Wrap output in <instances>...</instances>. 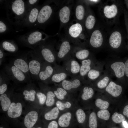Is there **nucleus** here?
Here are the masks:
<instances>
[{
  "mask_svg": "<svg viewBox=\"0 0 128 128\" xmlns=\"http://www.w3.org/2000/svg\"><path fill=\"white\" fill-rule=\"evenodd\" d=\"M27 61L30 74L32 78L38 79V75L41 70L43 59L36 53L32 55Z\"/></svg>",
  "mask_w": 128,
  "mask_h": 128,
  "instance_id": "obj_1",
  "label": "nucleus"
},
{
  "mask_svg": "<svg viewBox=\"0 0 128 128\" xmlns=\"http://www.w3.org/2000/svg\"><path fill=\"white\" fill-rule=\"evenodd\" d=\"M62 67L68 75L73 77L79 73L80 65L75 59L69 58L64 61Z\"/></svg>",
  "mask_w": 128,
  "mask_h": 128,
  "instance_id": "obj_2",
  "label": "nucleus"
},
{
  "mask_svg": "<svg viewBox=\"0 0 128 128\" xmlns=\"http://www.w3.org/2000/svg\"><path fill=\"white\" fill-rule=\"evenodd\" d=\"M5 69L6 73L10 78L21 82L26 80L28 78L12 64L6 66Z\"/></svg>",
  "mask_w": 128,
  "mask_h": 128,
  "instance_id": "obj_3",
  "label": "nucleus"
},
{
  "mask_svg": "<svg viewBox=\"0 0 128 128\" xmlns=\"http://www.w3.org/2000/svg\"><path fill=\"white\" fill-rule=\"evenodd\" d=\"M10 8L13 17L18 19L23 17L26 12L25 4L22 0L13 1Z\"/></svg>",
  "mask_w": 128,
  "mask_h": 128,
  "instance_id": "obj_4",
  "label": "nucleus"
},
{
  "mask_svg": "<svg viewBox=\"0 0 128 128\" xmlns=\"http://www.w3.org/2000/svg\"><path fill=\"white\" fill-rule=\"evenodd\" d=\"M55 70L54 66L46 62H43L38 75V79L43 82L48 81Z\"/></svg>",
  "mask_w": 128,
  "mask_h": 128,
  "instance_id": "obj_5",
  "label": "nucleus"
},
{
  "mask_svg": "<svg viewBox=\"0 0 128 128\" xmlns=\"http://www.w3.org/2000/svg\"><path fill=\"white\" fill-rule=\"evenodd\" d=\"M54 66V71L49 81L59 83L65 79L69 75L63 67L57 64Z\"/></svg>",
  "mask_w": 128,
  "mask_h": 128,
  "instance_id": "obj_6",
  "label": "nucleus"
},
{
  "mask_svg": "<svg viewBox=\"0 0 128 128\" xmlns=\"http://www.w3.org/2000/svg\"><path fill=\"white\" fill-rule=\"evenodd\" d=\"M36 53L41 57L44 61L54 66L56 64V56L55 55L52 50L49 48H43L41 50L40 54Z\"/></svg>",
  "mask_w": 128,
  "mask_h": 128,
  "instance_id": "obj_7",
  "label": "nucleus"
},
{
  "mask_svg": "<svg viewBox=\"0 0 128 128\" xmlns=\"http://www.w3.org/2000/svg\"><path fill=\"white\" fill-rule=\"evenodd\" d=\"M71 80L65 79L61 82L62 87L67 91L76 89L79 87L81 84L80 79V77L76 76L73 77Z\"/></svg>",
  "mask_w": 128,
  "mask_h": 128,
  "instance_id": "obj_8",
  "label": "nucleus"
},
{
  "mask_svg": "<svg viewBox=\"0 0 128 128\" xmlns=\"http://www.w3.org/2000/svg\"><path fill=\"white\" fill-rule=\"evenodd\" d=\"M42 34L40 32L36 31L32 32L26 37L25 41L26 44L31 47L36 46L41 41Z\"/></svg>",
  "mask_w": 128,
  "mask_h": 128,
  "instance_id": "obj_9",
  "label": "nucleus"
},
{
  "mask_svg": "<svg viewBox=\"0 0 128 128\" xmlns=\"http://www.w3.org/2000/svg\"><path fill=\"white\" fill-rule=\"evenodd\" d=\"M52 13V9L50 6H44L39 11L37 21L40 24L44 23L49 18Z\"/></svg>",
  "mask_w": 128,
  "mask_h": 128,
  "instance_id": "obj_10",
  "label": "nucleus"
},
{
  "mask_svg": "<svg viewBox=\"0 0 128 128\" xmlns=\"http://www.w3.org/2000/svg\"><path fill=\"white\" fill-rule=\"evenodd\" d=\"M13 64L23 73L28 78L30 73L27 59L22 58H17L14 60Z\"/></svg>",
  "mask_w": 128,
  "mask_h": 128,
  "instance_id": "obj_11",
  "label": "nucleus"
},
{
  "mask_svg": "<svg viewBox=\"0 0 128 128\" xmlns=\"http://www.w3.org/2000/svg\"><path fill=\"white\" fill-rule=\"evenodd\" d=\"M22 106L20 102L11 103L7 110L8 116L11 118H16L20 116L22 113Z\"/></svg>",
  "mask_w": 128,
  "mask_h": 128,
  "instance_id": "obj_12",
  "label": "nucleus"
},
{
  "mask_svg": "<svg viewBox=\"0 0 128 128\" xmlns=\"http://www.w3.org/2000/svg\"><path fill=\"white\" fill-rule=\"evenodd\" d=\"M70 46L69 42L64 41L61 44L59 51L56 55L57 61H65L67 59L66 55L70 51Z\"/></svg>",
  "mask_w": 128,
  "mask_h": 128,
  "instance_id": "obj_13",
  "label": "nucleus"
},
{
  "mask_svg": "<svg viewBox=\"0 0 128 128\" xmlns=\"http://www.w3.org/2000/svg\"><path fill=\"white\" fill-rule=\"evenodd\" d=\"M38 115L37 112L32 110L25 115L24 119L25 126L27 128H31L35 124L37 120Z\"/></svg>",
  "mask_w": 128,
  "mask_h": 128,
  "instance_id": "obj_14",
  "label": "nucleus"
},
{
  "mask_svg": "<svg viewBox=\"0 0 128 128\" xmlns=\"http://www.w3.org/2000/svg\"><path fill=\"white\" fill-rule=\"evenodd\" d=\"M90 43L93 47L97 48L101 46L103 42V38L100 31L97 30L92 33L90 39Z\"/></svg>",
  "mask_w": 128,
  "mask_h": 128,
  "instance_id": "obj_15",
  "label": "nucleus"
},
{
  "mask_svg": "<svg viewBox=\"0 0 128 128\" xmlns=\"http://www.w3.org/2000/svg\"><path fill=\"white\" fill-rule=\"evenodd\" d=\"M105 90L106 92L113 96L117 97L121 94L122 89L121 86L111 81L106 87Z\"/></svg>",
  "mask_w": 128,
  "mask_h": 128,
  "instance_id": "obj_16",
  "label": "nucleus"
},
{
  "mask_svg": "<svg viewBox=\"0 0 128 128\" xmlns=\"http://www.w3.org/2000/svg\"><path fill=\"white\" fill-rule=\"evenodd\" d=\"M111 67L116 77L118 78L123 77L125 74V64L122 62L117 61L112 63Z\"/></svg>",
  "mask_w": 128,
  "mask_h": 128,
  "instance_id": "obj_17",
  "label": "nucleus"
},
{
  "mask_svg": "<svg viewBox=\"0 0 128 128\" xmlns=\"http://www.w3.org/2000/svg\"><path fill=\"white\" fill-rule=\"evenodd\" d=\"M122 37L120 33L118 31H115L111 34L109 39V43L113 48H118L121 45Z\"/></svg>",
  "mask_w": 128,
  "mask_h": 128,
  "instance_id": "obj_18",
  "label": "nucleus"
},
{
  "mask_svg": "<svg viewBox=\"0 0 128 128\" xmlns=\"http://www.w3.org/2000/svg\"><path fill=\"white\" fill-rule=\"evenodd\" d=\"M80 65L79 76L81 77L85 76L91 69V61L90 59H87L82 61Z\"/></svg>",
  "mask_w": 128,
  "mask_h": 128,
  "instance_id": "obj_19",
  "label": "nucleus"
},
{
  "mask_svg": "<svg viewBox=\"0 0 128 128\" xmlns=\"http://www.w3.org/2000/svg\"><path fill=\"white\" fill-rule=\"evenodd\" d=\"M72 118V114L70 112H67L62 114L58 120V123L61 127L66 128L69 125Z\"/></svg>",
  "mask_w": 128,
  "mask_h": 128,
  "instance_id": "obj_20",
  "label": "nucleus"
},
{
  "mask_svg": "<svg viewBox=\"0 0 128 128\" xmlns=\"http://www.w3.org/2000/svg\"><path fill=\"white\" fill-rule=\"evenodd\" d=\"M118 12V9L116 6L113 4L110 6L106 5L104 9V13L105 16L108 18L114 17Z\"/></svg>",
  "mask_w": 128,
  "mask_h": 128,
  "instance_id": "obj_21",
  "label": "nucleus"
},
{
  "mask_svg": "<svg viewBox=\"0 0 128 128\" xmlns=\"http://www.w3.org/2000/svg\"><path fill=\"white\" fill-rule=\"evenodd\" d=\"M39 11L37 7H34L31 9L27 18L28 23L32 24L37 21Z\"/></svg>",
  "mask_w": 128,
  "mask_h": 128,
  "instance_id": "obj_22",
  "label": "nucleus"
},
{
  "mask_svg": "<svg viewBox=\"0 0 128 128\" xmlns=\"http://www.w3.org/2000/svg\"><path fill=\"white\" fill-rule=\"evenodd\" d=\"M70 10L69 7L65 6L60 10L59 17L60 20L63 23H65L69 20L70 16Z\"/></svg>",
  "mask_w": 128,
  "mask_h": 128,
  "instance_id": "obj_23",
  "label": "nucleus"
},
{
  "mask_svg": "<svg viewBox=\"0 0 128 128\" xmlns=\"http://www.w3.org/2000/svg\"><path fill=\"white\" fill-rule=\"evenodd\" d=\"M82 30L81 25L79 23H76L71 26L69 30V32L72 37L76 38L79 35Z\"/></svg>",
  "mask_w": 128,
  "mask_h": 128,
  "instance_id": "obj_24",
  "label": "nucleus"
},
{
  "mask_svg": "<svg viewBox=\"0 0 128 128\" xmlns=\"http://www.w3.org/2000/svg\"><path fill=\"white\" fill-rule=\"evenodd\" d=\"M1 48L3 50L11 52H14L18 50V47L14 43L8 41H3Z\"/></svg>",
  "mask_w": 128,
  "mask_h": 128,
  "instance_id": "obj_25",
  "label": "nucleus"
},
{
  "mask_svg": "<svg viewBox=\"0 0 128 128\" xmlns=\"http://www.w3.org/2000/svg\"><path fill=\"white\" fill-rule=\"evenodd\" d=\"M0 100L2 110L4 111L7 110L11 103L7 94L4 93L1 95L0 96Z\"/></svg>",
  "mask_w": 128,
  "mask_h": 128,
  "instance_id": "obj_26",
  "label": "nucleus"
},
{
  "mask_svg": "<svg viewBox=\"0 0 128 128\" xmlns=\"http://www.w3.org/2000/svg\"><path fill=\"white\" fill-rule=\"evenodd\" d=\"M59 112L58 109L56 107H54L45 114L44 118L48 120L55 119L58 118Z\"/></svg>",
  "mask_w": 128,
  "mask_h": 128,
  "instance_id": "obj_27",
  "label": "nucleus"
},
{
  "mask_svg": "<svg viewBox=\"0 0 128 128\" xmlns=\"http://www.w3.org/2000/svg\"><path fill=\"white\" fill-rule=\"evenodd\" d=\"M94 93L92 87L85 86L83 88L82 93L81 96L82 99L84 100H87L91 98Z\"/></svg>",
  "mask_w": 128,
  "mask_h": 128,
  "instance_id": "obj_28",
  "label": "nucleus"
},
{
  "mask_svg": "<svg viewBox=\"0 0 128 128\" xmlns=\"http://www.w3.org/2000/svg\"><path fill=\"white\" fill-rule=\"evenodd\" d=\"M36 93L35 90L33 89L29 90L25 89L23 92L25 99L27 101H34L35 95Z\"/></svg>",
  "mask_w": 128,
  "mask_h": 128,
  "instance_id": "obj_29",
  "label": "nucleus"
},
{
  "mask_svg": "<svg viewBox=\"0 0 128 128\" xmlns=\"http://www.w3.org/2000/svg\"><path fill=\"white\" fill-rule=\"evenodd\" d=\"M46 106L50 107L53 105L55 102V96L53 91L48 90L46 92Z\"/></svg>",
  "mask_w": 128,
  "mask_h": 128,
  "instance_id": "obj_30",
  "label": "nucleus"
},
{
  "mask_svg": "<svg viewBox=\"0 0 128 128\" xmlns=\"http://www.w3.org/2000/svg\"><path fill=\"white\" fill-rule=\"evenodd\" d=\"M55 96L60 100H63L68 94L67 91L62 87H58L53 91Z\"/></svg>",
  "mask_w": 128,
  "mask_h": 128,
  "instance_id": "obj_31",
  "label": "nucleus"
},
{
  "mask_svg": "<svg viewBox=\"0 0 128 128\" xmlns=\"http://www.w3.org/2000/svg\"><path fill=\"white\" fill-rule=\"evenodd\" d=\"M89 54V51L87 50L84 49L76 52L75 56L78 59L82 61L87 59Z\"/></svg>",
  "mask_w": 128,
  "mask_h": 128,
  "instance_id": "obj_32",
  "label": "nucleus"
},
{
  "mask_svg": "<svg viewBox=\"0 0 128 128\" xmlns=\"http://www.w3.org/2000/svg\"><path fill=\"white\" fill-rule=\"evenodd\" d=\"M88 124L90 128H97L96 116L94 112H92L89 115Z\"/></svg>",
  "mask_w": 128,
  "mask_h": 128,
  "instance_id": "obj_33",
  "label": "nucleus"
},
{
  "mask_svg": "<svg viewBox=\"0 0 128 128\" xmlns=\"http://www.w3.org/2000/svg\"><path fill=\"white\" fill-rule=\"evenodd\" d=\"M75 113L78 123H83L86 117V114L84 111L82 109L79 108L76 110Z\"/></svg>",
  "mask_w": 128,
  "mask_h": 128,
  "instance_id": "obj_34",
  "label": "nucleus"
},
{
  "mask_svg": "<svg viewBox=\"0 0 128 128\" xmlns=\"http://www.w3.org/2000/svg\"><path fill=\"white\" fill-rule=\"evenodd\" d=\"M95 104L97 107L101 110L106 109L108 108L109 105L108 102L100 98H98L96 100Z\"/></svg>",
  "mask_w": 128,
  "mask_h": 128,
  "instance_id": "obj_35",
  "label": "nucleus"
},
{
  "mask_svg": "<svg viewBox=\"0 0 128 128\" xmlns=\"http://www.w3.org/2000/svg\"><path fill=\"white\" fill-rule=\"evenodd\" d=\"M85 13V9L84 7L81 5H78L75 10V15L78 20H81L83 18Z\"/></svg>",
  "mask_w": 128,
  "mask_h": 128,
  "instance_id": "obj_36",
  "label": "nucleus"
},
{
  "mask_svg": "<svg viewBox=\"0 0 128 128\" xmlns=\"http://www.w3.org/2000/svg\"><path fill=\"white\" fill-rule=\"evenodd\" d=\"M95 22L96 19L92 15H89L86 19L85 26L88 29H91L94 27Z\"/></svg>",
  "mask_w": 128,
  "mask_h": 128,
  "instance_id": "obj_37",
  "label": "nucleus"
},
{
  "mask_svg": "<svg viewBox=\"0 0 128 128\" xmlns=\"http://www.w3.org/2000/svg\"><path fill=\"white\" fill-rule=\"evenodd\" d=\"M56 105L59 110L61 111L65 109L69 108L71 106V104L69 102L67 101L63 103L59 101H56Z\"/></svg>",
  "mask_w": 128,
  "mask_h": 128,
  "instance_id": "obj_38",
  "label": "nucleus"
},
{
  "mask_svg": "<svg viewBox=\"0 0 128 128\" xmlns=\"http://www.w3.org/2000/svg\"><path fill=\"white\" fill-rule=\"evenodd\" d=\"M112 120L115 123H119L124 121L125 119L124 116L122 114L115 112L111 117Z\"/></svg>",
  "mask_w": 128,
  "mask_h": 128,
  "instance_id": "obj_39",
  "label": "nucleus"
},
{
  "mask_svg": "<svg viewBox=\"0 0 128 128\" xmlns=\"http://www.w3.org/2000/svg\"><path fill=\"white\" fill-rule=\"evenodd\" d=\"M100 72L98 70L94 69H91L87 74L88 77L91 80H94L99 76Z\"/></svg>",
  "mask_w": 128,
  "mask_h": 128,
  "instance_id": "obj_40",
  "label": "nucleus"
},
{
  "mask_svg": "<svg viewBox=\"0 0 128 128\" xmlns=\"http://www.w3.org/2000/svg\"><path fill=\"white\" fill-rule=\"evenodd\" d=\"M97 114L99 118L105 120H109L110 117V114L107 109L99 111L97 112Z\"/></svg>",
  "mask_w": 128,
  "mask_h": 128,
  "instance_id": "obj_41",
  "label": "nucleus"
},
{
  "mask_svg": "<svg viewBox=\"0 0 128 128\" xmlns=\"http://www.w3.org/2000/svg\"><path fill=\"white\" fill-rule=\"evenodd\" d=\"M109 81V77L107 76H105L97 82V86L100 89L104 88L107 86Z\"/></svg>",
  "mask_w": 128,
  "mask_h": 128,
  "instance_id": "obj_42",
  "label": "nucleus"
},
{
  "mask_svg": "<svg viewBox=\"0 0 128 128\" xmlns=\"http://www.w3.org/2000/svg\"><path fill=\"white\" fill-rule=\"evenodd\" d=\"M36 95L40 104L41 105L44 104L46 102V96L44 93L40 91L37 92Z\"/></svg>",
  "mask_w": 128,
  "mask_h": 128,
  "instance_id": "obj_43",
  "label": "nucleus"
},
{
  "mask_svg": "<svg viewBox=\"0 0 128 128\" xmlns=\"http://www.w3.org/2000/svg\"><path fill=\"white\" fill-rule=\"evenodd\" d=\"M7 85L6 84H1L0 86V94L2 95L5 93L7 89Z\"/></svg>",
  "mask_w": 128,
  "mask_h": 128,
  "instance_id": "obj_44",
  "label": "nucleus"
},
{
  "mask_svg": "<svg viewBox=\"0 0 128 128\" xmlns=\"http://www.w3.org/2000/svg\"><path fill=\"white\" fill-rule=\"evenodd\" d=\"M7 30V27L3 21H0V32L2 33L5 32Z\"/></svg>",
  "mask_w": 128,
  "mask_h": 128,
  "instance_id": "obj_45",
  "label": "nucleus"
},
{
  "mask_svg": "<svg viewBox=\"0 0 128 128\" xmlns=\"http://www.w3.org/2000/svg\"><path fill=\"white\" fill-rule=\"evenodd\" d=\"M58 127L57 122L56 121H53L49 123L48 128H58Z\"/></svg>",
  "mask_w": 128,
  "mask_h": 128,
  "instance_id": "obj_46",
  "label": "nucleus"
},
{
  "mask_svg": "<svg viewBox=\"0 0 128 128\" xmlns=\"http://www.w3.org/2000/svg\"><path fill=\"white\" fill-rule=\"evenodd\" d=\"M5 54L3 51V50L1 47L0 49V65L2 64V62L4 58Z\"/></svg>",
  "mask_w": 128,
  "mask_h": 128,
  "instance_id": "obj_47",
  "label": "nucleus"
},
{
  "mask_svg": "<svg viewBox=\"0 0 128 128\" xmlns=\"http://www.w3.org/2000/svg\"><path fill=\"white\" fill-rule=\"evenodd\" d=\"M125 73L126 76L128 77V59L125 62Z\"/></svg>",
  "mask_w": 128,
  "mask_h": 128,
  "instance_id": "obj_48",
  "label": "nucleus"
},
{
  "mask_svg": "<svg viewBox=\"0 0 128 128\" xmlns=\"http://www.w3.org/2000/svg\"><path fill=\"white\" fill-rule=\"evenodd\" d=\"M123 114L128 118V105L124 107L123 110Z\"/></svg>",
  "mask_w": 128,
  "mask_h": 128,
  "instance_id": "obj_49",
  "label": "nucleus"
},
{
  "mask_svg": "<svg viewBox=\"0 0 128 128\" xmlns=\"http://www.w3.org/2000/svg\"><path fill=\"white\" fill-rule=\"evenodd\" d=\"M37 0H29L28 1V4L30 6H33L36 4L38 1Z\"/></svg>",
  "mask_w": 128,
  "mask_h": 128,
  "instance_id": "obj_50",
  "label": "nucleus"
},
{
  "mask_svg": "<svg viewBox=\"0 0 128 128\" xmlns=\"http://www.w3.org/2000/svg\"><path fill=\"white\" fill-rule=\"evenodd\" d=\"M123 125L125 128H128V124L126 121H124L123 122Z\"/></svg>",
  "mask_w": 128,
  "mask_h": 128,
  "instance_id": "obj_51",
  "label": "nucleus"
},
{
  "mask_svg": "<svg viewBox=\"0 0 128 128\" xmlns=\"http://www.w3.org/2000/svg\"><path fill=\"white\" fill-rule=\"evenodd\" d=\"M90 1H91L94 2H98V1H99V0H90Z\"/></svg>",
  "mask_w": 128,
  "mask_h": 128,
  "instance_id": "obj_52",
  "label": "nucleus"
},
{
  "mask_svg": "<svg viewBox=\"0 0 128 128\" xmlns=\"http://www.w3.org/2000/svg\"><path fill=\"white\" fill-rule=\"evenodd\" d=\"M37 128H41V127H38Z\"/></svg>",
  "mask_w": 128,
  "mask_h": 128,
  "instance_id": "obj_53",
  "label": "nucleus"
},
{
  "mask_svg": "<svg viewBox=\"0 0 128 128\" xmlns=\"http://www.w3.org/2000/svg\"><path fill=\"white\" fill-rule=\"evenodd\" d=\"M0 128H4L3 127H0Z\"/></svg>",
  "mask_w": 128,
  "mask_h": 128,
  "instance_id": "obj_54",
  "label": "nucleus"
},
{
  "mask_svg": "<svg viewBox=\"0 0 128 128\" xmlns=\"http://www.w3.org/2000/svg\"></svg>",
  "mask_w": 128,
  "mask_h": 128,
  "instance_id": "obj_55",
  "label": "nucleus"
}]
</instances>
